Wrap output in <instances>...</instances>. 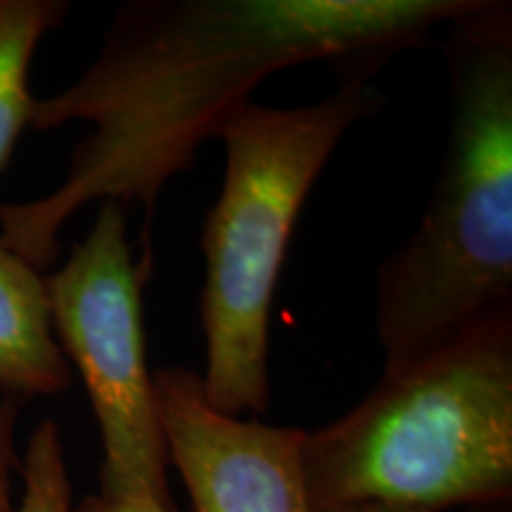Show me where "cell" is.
Here are the masks:
<instances>
[{"label": "cell", "instance_id": "obj_1", "mask_svg": "<svg viewBox=\"0 0 512 512\" xmlns=\"http://www.w3.org/2000/svg\"><path fill=\"white\" fill-rule=\"evenodd\" d=\"M479 0H133L114 15L95 60L38 100L31 126L91 124L62 183L0 204V242L36 271L53 264L62 228L93 202H140L147 219L171 178L219 138L268 76L325 60L368 79Z\"/></svg>", "mask_w": 512, "mask_h": 512}, {"label": "cell", "instance_id": "obj_2", "mask_svg": "<svg viewBox=\"0 0 512 512\" xmlns=\"http://www.w3.org/2000/svg\"><path fill=\"white\" fill-rule=\"evenodd\" d=\"M451 128L413 235L377 271L384 373L512 306V3L448 24Z\"/></svg>", "mask_w": 512, "mask_h": 512}, {"label": "cell", "instance_id": "obj_3", "mask_svg": "<svg viewBox=\"0 0 512 512\" xmlns=\"http://www.w3.org/2000/svg\"><path fill=\"white\" fill-rule=\"evenodd\" d=\"M304 472L313 512L510 503L512 306L382 373L356 408L306 432Z\"/></svg>", "mask_w": 512, "mask_h": 512}, {"label": "cell", "instance_id": "obj_4", "mask_svg": "<svg viewBox=\"0 0 512 512\" xmlns=\"http://www.w3.org/2000/svg\"><path fill=\"white\" fill-rule=\"evenodd\" d=\"M380 105L368 79H347L302 107L249 100L223 124L226 178L200 235L207 266L200 377L219 411L242 418L268 408L271 309L299 214L342 138Z\"/></svg>", "mask_w": 512, "mask_h": 512}, {"label": "cell", "instance_id": "obj_5", "mask_svg": "<svg viewBox=\"0 0 512 512\" xmlns=\"http://www.w3.org/2000/svg\"><path fill=\"white\" fill-rule=\"evenodd\" d=\"M145 273L147 259H133L124 204L100 202L93 228L46 280V294L57 344L81 373L100 427V489L143 486L174 503L166 477L169 451L147 368Z\"/></svg>", "mask_w": 512, "mask_h": 512}, {"label": "cell", "instance_id": "obj_6", "mask_svg": "<svg viewBox=\"0 0 512 512\" xmlns=\"http://www.w3.org/2000/svg\"><path fill=\"white\" fill-rule=\"evenodd\" d=\"M152 382L169 463L197 512H313L306 430L219 411L190 368H159Z\"/></svg>", "mask_w": 512, "mask_h": 512}, {"label": "cell", "instance_id": "obj_7", "mask_svg": "<svg viewBox=\"0 0 512 512\" xmlns=\"http://www.w3.org/2000/svg\"><path fill=\"white\" fill-rule=\"evenodd\" d=\"M69 384L72 368L50 323L46 278L0 242V389L50 396Z\"/></svg>", "mask_w": 512, "mask_h": 512}, {"label": "cell", "instance_id": "obj_8", "mask_svg": "<svg viewBox=\"0 0 512 512\" xmlns=\"http://www.w3.org/2000/svg\"><path fill=\"white\" fill-rule=\"evenodd\" d=\"M67 12L62 0H0V171L24 128L31 126L36 105L29 91L31 57Z\"/></svg>", "mask_w": 512, "mask_h": 512}, {"label": "cell", "instance_id": "obj_9", "mask_svg": "<svg viewBox=\"0 0 512 512\" xmlns=\"http://www.w3.org/2000/svg\"><path fill=\"white\" fill-rule=\"evenodd\" d=\"M22 498L12 512H74L72 482L60 427L55 420L38 422L22 463Z\"/></svg>", "mask_w": 512, "mask_h": 512}, {"label": "cell", "instance_id": "obj_10", "mask_svg": "<svg viewBox=\"0 0 512 512\" xmlns=\"http://www.w3.org/2000/svg\"><path fill=\"white\" fill-rule=\"evenodd\" d=\"M79 508L83 512H176L174 503H166L143 486H124V489H100L88 496Z\"/></svg>", "mask_w": 512, "mask_h": 512}, {"label": "cell", "instance_id": "obj_11", "mask_svg": "<svg viewBox=\"0 0 512 512\" xmlns=\"http://www.w3.org/2000/svg\"><path fill=\"white\" fill-rule=\"evenodd\" d=\"M17 399L19 396L0 389V512H12V470L17 465L12 434H15Z\"/></svg>", "mask_w": 512, "mask_h": 512}, {"label": "cell", "instance_id": "obj_12", "mask_svg": "<svg viewBox=\"0 0 512 512\" xmlns=\"http://www.w3.org/2000/svg\"><path fill=\"white\" fill-rule=\"evenodd\" d=\"M318 512H422L413 508H401V505H389V503H349V505H337V508L318 510Z\"/></svg>", "mask_w": 512, "mask_h": 512}, {"label": "cell", "instance_id": "obj_13", "mask_svg": "<svg viewBox=\"0 0 512 512\" xmlns=\"http://www.w3.org/2000/svg\"><path fill=\"white\" fill-rule=\"evenodd\" d=\"M467 512H510V503H491V505H477V508H467Z\"/></svg>", "mask_w": 512, "mask_h": 512}, {"label": "cell", "instance_id": "obj_14", "mask_svg": "<svg viewBox=\"0 0 512 512\" xmlns=\"http://www.w3.org/2000/svg\"><path fill=\"white\" fill-rule=\"evenodd\" d=\"M74 512H83V510H81V508H79V510H74Z\"/></svg>", "mask_w": 512, "mask_h": 512}]
</instances>
